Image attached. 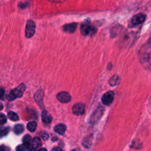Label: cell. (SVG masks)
<instances>
[{"label": "cell", "mask_w": 151, "mask_h": 151, "mask_svg": "<svg viewBox=\"0 0 151 151\" xmlns=\"http://www.w3.org/2000/svg\"><path fill=\"white\" fill-rule=\"evenodd\" d=\"M26 89V86L24 83H21L17 88L12 90L7 96V99L8 101H12L17 98L21 97L22 96L25 90Z\"/></svg>", "instance_id": "cell-1"}, {"label": "cell", "mask_w": 151, "mask_h": 151, "mask_svg": "<svg viewBox=\"0 0 151 151\" xmlns=\"http://www.w3.org/2000/svg\"><path fill=\"white\" fill-rule=\"evenodd\" d=\"M36 25L35 22L32 20H28L25 27V36L29 38L34 35L35 32Z\"/></svg>", "instance_id": "cell-2"}, {"label": "cell", "mask_w": 151, "mask_h": 151, "mask_svg": "<svg viewBox=\"0 0 151 151\" xmlns=\"http://www.w3.org/2000/svg\"><path fill=\"white\" fill-rule=\"evenodd\" d=\"M146 17V15L142 13H139L134 15L130 20V24L132 25V27H135L142 24L145 21Z\"/></svg>", "instance_id": "cell-3"}, {"label": "cell", "mask_w": 151, "mask_h": 151, "mask_svg": "<svg viewBox=\"0 0 151 151\" xmlns=\"http://www.w3.org/2000/svg\"><path fill=\"white\" fill-rule=\"evenodd\" d=\"M91 27H90V19L89 18L84 19L81 24L80 26V31L82 35H87L91 31Z\"/></svg>", "instance_id": "cell-4"}, {"label": "cell", "mask_w": 151, "mask_h": 151, "mask_svg": "<svg viewBox=\"0 0 151 151\" xmlns=\"http://www.w3.org/2000/svg\"><path fill=\"white\" fill-rule=\"evenodd\" d=\"M114 100V92L110 91L104 94L101 97V101L104 105L110 106Z\"/></svg>", "instance_id": "cell-5"}, {"label": "cell", "mask_w": 151, "mask_h": 151, "mask_svg": "<svg viewBox=\"0 0 151 151\" xmlns=\"http://www.w3.org/2000/svg\"><path fill=\"white\" fill-rule=\"evenodd\" d=\"M56 97L59 101L63 103H68L71 100V95L67 91H61L58 93L57 94Z\"/></svg>", "instance_id": "cell-6"}, {"label": "cell", "mask_w": 151, "mask_h": 151, "mask_svg": "<svg viewBox=\"0 0 151 151\" xmlns=\"http://www.w3.org/2000/svg\"><path fill=\"white\" fill-rule=\"evenodd\" d=\"M72 111L74 114L80 116L85 112V105L83 103H78L75 104L72 108Z\"/></svg>", "instance_id": "cell-7"}, {"label": "cell", "mask_w": 151, "mask_h": 151, "mask_svg": "<svg viewBox=\"0 0 151 151\" xmlns=\"http://www.w3.org/2000/svg\"><path fill=\"white\" fill-rule=\"evenodd\" d=\"M104 109L101 107V106H100V107H99L91 115L90 118V122L93 123H94L96 122H97L102 116L103 113L104 112Z\"/></svg>", "instance_id": "cell-8"}, {"label": "cell", "mask_w": 151, "mask_h": 151, "mask_svg": "<svg viewBox=\"0 0 151 151\" xmlns=\"http://www.w3.org/2000/svg\"><path fill=\"white\" fill-rule=\"evenodd\" d=\"M43 97H44V91L40 88L34 94V99L37 103L41 107H43Z\"/></svg>", "instance_id": "cell-9"}, {"label": "cell", "mask_w": 151, "mask_h": 151, "mask_svg": "<svg viewBox=\"0 0 151 151\" xmlns=\"http://www.w3.org/2000/svg\"><path fill=\"white\" fill-rule=\"evenodd\" d=\"M77 24L75 22L69 23L63 26V30L67 33H73L76 30Z\"/></svg>", "instance_id": "cell-10"}, {"label": "cell", "mask_w": 151, "mask_h": 151, "mask_svg": "<svg viewBox=\"0 0 151 151\" xmlns=\"http://www.w3.org/2000/svg\"><path fill=\"white\" fill-rule=\"evenodd\" d=\"M66 130V126L63 123H60L57 125H55L54 127V130L55 133L60 135H63Z\"/></svg>", "instance_id": "cell-11"}, {"label": "cell", "mask_w": 151, "mask_h": 151, "mask_svg": "<svg viewBox=\"0 0 151 151\" xmlns=\"http://www.w3.org/2000/svg\"><path fill=\"white\" fill-rule=\"evenodd\" d=\"M41 117H42V120L43 123L45 124H49L52 122V116L46 110L42 111L41 114Z\"/></svg>", "instance_id": "cell-12"}, {"label": "cell", "mask_w": 151, "mask_h": 151, "mask_svg": "<svg viewBox=\"0 0 151 151\" xmlns=\"http://www.w3.org/2000/svg\"><path fill=\"white\" fill-rule=\"evenodd\" d=\"M42 145V142L41 139L38 137H35L33 138L32 141V147L35 148V149L40 148Z\"/></svg>", "instance_id": "cell-13"}, {"label": "cell", "mask_w": 151, "mask_h": 151, "mask_svg": "<svg viewBox=\"0 0 151 151\" xmlns=\"http://www.w3.org/2000/svg\"><path fill=\"white\" fill-rule=\"evenodd\" d=\"M119 81H120L119 77L117 75H114L111 77L109 83L110 86H115L119 84Z\"/></svg>", "instance_id": "cell-14"}, {"label": "cell", "mask_w": 151, "mask_h": 151, "mask_svg": "<svg viewBox=\"0 0 151 151\" xmlns=\"http://www.w3.org/2000/svg\"><path fill=\"white\" fill-rule=\"evenodd\" d=\"M24 130V127L22 124H17L14 127V132L17 134L22 133Z\"/></svg>", "instance_id": "cell-15"}, {"label": "cell", "mask_w": 151, "mask_h": 151, "mask_svg": "<svg viewBox=\"0 0 151 151\" xmlns=\"http://www.w3.org/2000/svg\"><path fill=\"white\" fill-rule=\"evenodd\" d=\"M7 116H8V119H9V120H12V121H17V120H18L19 119L18 115L16 113H15V112H14V111H9V112L8 113Z\"/></svg>", "instance_id": "cell-16"}, {"label": "cell", "mask_w": 151, "mask_h": 151, "mask_svg": "<svg viewBox=\"0 0 151 151\" xmlns=\"http://www.w3.org/2000/svg\"><path fill=\"white\" fill-rule=\"evenodd\" d=\"M30 143L29 142H24L23 144L19 145L17 147V151H24L29 149Z\"/></svg>", "instance_id": "cell-17"}, {"label": "cell", "mask_w": 151, "mask_h": 151, "mask_svg": "<svg viewBox=\"0 0 151 151\" xmlns=\"http://www.w3.org/2000/svg\"><path fill=\"white\" fill-rule=\"evenodd\" d=\"M37 124L35 122H29L28 124H27V129L31 132H34L36 128H37Z\"/></svg>", "instance_id": "cell-18"}, {"label": "cell", "mask_w": 151, "mask_h": 151, "mask_svg": "<svg viewBox=\"0 0 151 151\" xmlns=\"http://www.w3.org/2000/svg\"><path fill=\"white\" fill-rule=\"evenodd\" d=\"M142 146V142L139 140H134L132 143V145H131V147L134 148L136 149H140Z\"/></svg>", "instance_id": "cell-19"}, {"label": "cell", "mask_w": 151, "mask_h": 151, "mask_svg": "<svg viewBox=\"0 0 151 151\" xmlns=\"http://www.w3.org/2000/svg\"><path fill=\"white\" fill-rule=\"evenodd\" d=\"M9 131V127H5L1 129V137H3L4 136H6Z\"/></svg>", "instance_id": "cell-20"}, {"label": "cell", "mask_w": 151, "mask_h": 151, "mask_svg": "<svg viewBox=\"0 0 151 151\" xmlns=\"http://www.w3.org/2000/svg\"><path fill=\"white\" fill-rule=\"evenodd\" d=\"M40 137H41V139L44 140H47L49 137V134H48L47 132H46L45 131L41 132L40 133Z\"/></svg>", "instance_id": "cell-21"}, {"label": "cell", "mask_w": 151, "mask_h": 151, "mask_svg": "<svg viewBox=\"0 0 151 151\" xmlns=\"http://www.w3.org/2000/svg\"><path fill=\"white\" fill-rule=\"evenodd\" d=\"M6 122V117L4 113H1V117H0V124H1V125H3Z\"/></svg>", "instance_id": "cell-22"}, {"label": "cell", "mask_w": 151, "mask_h": 151, "mask_svg": "<svg viewBox=\"0 0 151 151\" xmlns=\"http://www.w3.org/2000/svg\"><path fill=\"white\" fill-rule=\"evenodd\" d=\"M31 140V137L29 134L25 135L23 137V139H22L23 142H29V143H30Z\"/></svg>", "instance_id": "cell-23"}, {"label": "cell", "mask_w": 151, "mask_h": 151, "mask_svg": "<svg viewBox=\"0 0 151 151\" xmlns=\"http://www.w3.org/2000/svg\"><path fill=\"white\" fill-rule=\"evenodd\" d=\"M5 91L3 90V88H1V95H0V97H1V99L2 100L4 99V97H5Z\"/></svg>", "instance_id": "cell-24"}, {"label": "cell", "mask_w": 151, "mask_h": 151, "mask_svg": "<svg viewBox=\"0 0 151 151\" xmlns=\"http://www.w3.org/2000/svg\"><path fill=\"white\" fill-rule=\"evenodd\" d=\"M52 151H63V149L60 147H54L52 149Z\"/></svg>", "instance_id": "cell-25"}, {"label": "cell", "mask_w": 151, "mask_h": 151, "mask_svg": "<svg viewBox=\"0 0 151 151\" xmlns=\"http://www.w3.org/2000/svg\"><path fill=\"white\" fill-rule=\"evenodd\" d=\"M1 151H5V149L4 145H2L1 146Z\"/></svg>", "instance_id": "cell-26"}, {"label": "cell", "mask_w": 151, "mask_h": 151, "mask_svg": "<svg viewBox=\"0 0 151 151\" xmlns=\"http://www.w3.org/2000/svg\"><path fill=\"white\" fill-rule=\"evenodd\" d=\"M38 151H47V150L45 148H41Z\"/></svg>", "instance_id": "cell-27"}, {"label": "cell", "mask_w": 151, "mask_h": 151, "mask_svg": "<svg viewBox=\"0 0 151 151\" xmlns=\"http://www.w3.org/2000/svg\"><path fill=\"white\" fill-rule=\"evenodd\" d=\"M2 108H3V105H2V104L1 103V110L2 109Z\"/></svg>", "instance_id": "cell-28"}, {"label": "cell", "mask_w": 151, "mask_h": 151, "mask_svg": "<svg viewBox=\"0 0 151 151\" xmlns=\"http://www.w3.org/2000/svg\"><path fill=\"white\" fill-rule=\"evenodd\" d=\"M71 151H76V150H71Z\"/></svg>", "instance_id": "cell-29"}]
</instances>
